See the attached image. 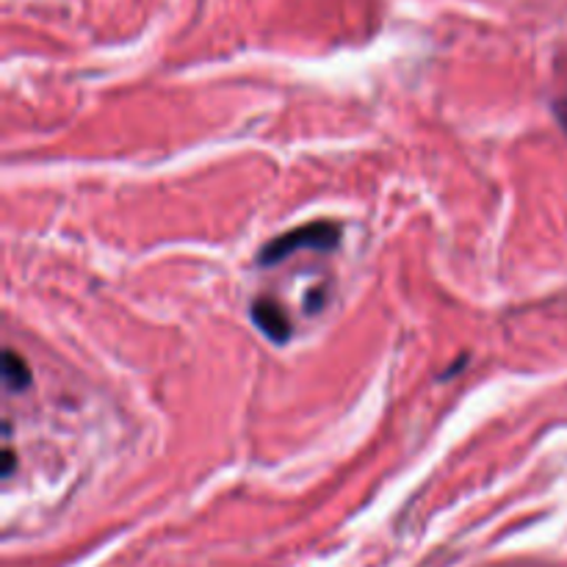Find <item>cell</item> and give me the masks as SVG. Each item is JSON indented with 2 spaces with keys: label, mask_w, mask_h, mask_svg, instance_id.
<instances>
[{
  "label": "cell",
  "mask_w": 567,
  "mask_h": 567,
  "mask_svg": "<svg viewBox=\"0 0 567 567\" xmlns=\"http://www.w3.org/2000/svg\"><path fill=\"white\" fill-rule=\"evenodd\" d=\"M341 238V227L332 225V221H313V225H302L297 230H288L282 236H277L275 241L266 244L258 252L260 266H275L280 260H286L288 255L299 252V249H319L327 252L332 249Z\"/></svg>",
  "instance_id": "obj_1"
},
{
  "label": "cell",
  "mask_w": 567,
  "mask_h": 567,
  "mask_svg": "<svg viewBox=\"0 0 567 567\" xmlns=\"http://www.w3.org/2000/svg\"><path fill=\"white\" fill-rule=\"evenodd\" d=\"M252 321L269 341L286 343L291 338V321L282 313L280 305L271 302V299H255Z\"/></svg>",
  "instance_id": "obj_2"
},
{
  "label": "cell",
  "mask_w": 567,
  "mask_h": 567,
  "mask_svg": "<svg viewBox=\"0 0 567 567\" xmlns=\"http://www.w3.org/2000/svg\"><path fill=\"white\" fill-rule=\"evenodd\" d=\"M3 385L6 393H22L31 385V365L11 349L3 352Z\"/></svg>",
  "instance_id": "obj_3"
},
{
  "label": "cell",
  "mask_w": 567,
  "mask_h": 567,
  "mask_svg": "<svg viewBox=\"0 0 567 567\" xmlns=\"http://www.w3.org/2000/svg\"><path fill=\"white\" fill-rule=\"evenodd\" d=\"M11 471H14V452H11V449H6L3 452V476H11Z\"/></svg>",
  "instance_id": "obj_4"
}]
</instances>
